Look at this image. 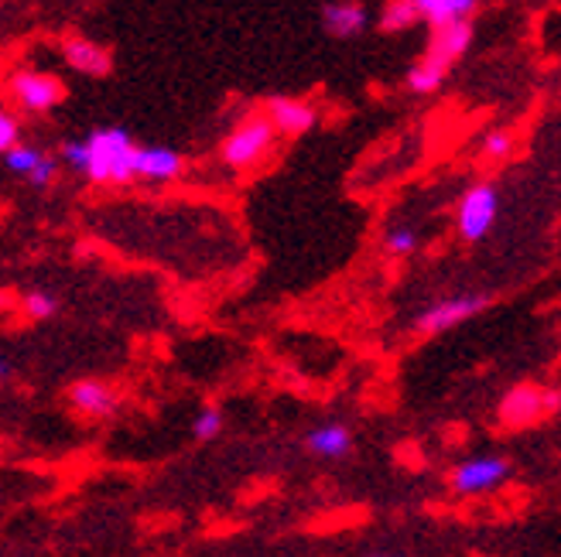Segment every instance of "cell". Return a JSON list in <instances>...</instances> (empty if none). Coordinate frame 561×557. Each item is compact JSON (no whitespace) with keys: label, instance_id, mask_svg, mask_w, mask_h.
<instances>
[{"label":"cell","instance_id":"cell-20","mask_svg":"<svg viewBox=\"0 0 561 557\" xmlns=\"http://www.w3.org/2000/svg\"><path fill=\"white\" fill-rule=\"evenodd\" d=\"M383 250L390 257H411L417 250V233L411 227H390L383 233Z\"/></svg>","mask_w":561,"mask_h":557},{"label":"cell","instance_id":"cell-25","mask_svg":"<svg viewBox=\"0 0 561 557\" xmlns=\"http://www.w3.org/2000/svg\"><path fill=\"white\" fill-rule=\"evenodd\" d=\"M374 557H394V554H374Z\"/></svg>","mask_w":561,"mask_h":557},{"label":"cell","instance_id":"cell-15","mask_svg":"<svg viewBox=\"0 0 561 557\" xmlns=\"http://www.w3.org/2000/svg\"><path fill=\"white\" fill-rule=\"evenodd\" d=\"M421 18L432 21L435 27L459 24L476 11V0H417Z\"/></svg>","mask_w":561,"mask_h":557},{"label":"cell","instance_id":"cell-13","mask_svg":"<svg viewBox=\"0 0 561 557\" xmlns=\"http://www.w3.org/2000/svg\"><path fill=\"white\" fill-rule=\"evenodd\" d=\"M182 175V158L168 148H137V178L172 182Z\"/></svg>","mask_w":561,"mask_h":557},{"label":"cell","instance_id":"cell-1","mask_svg":"<svg viewBox=\"0 0 561 557\" xmlns=\"http://www.w3.org/2000/svg\"><path fill=\"white\" fill-rule=\"evenodd\" d=\"M90 161L87 175L96 185H127L137 178V148L130 144V137L121 127H103L87 137Z\"/></svg>","mask_w":561,"mask_h":557},{"label":"cell","instance_id":"cell-16","mask_svg":"<svg viewBox=\"0 0 561 557\" xmlns=\"http://www.w3.org/2000/svg\"><path fill=\"white\" fill-rule=\"evenodd\" d=\"M421 18L417 0H387V8L380 14V27L383 32H408Z\"/></svg>","mask_w":561,"mask_h":557},{"label":"cell","instance_id":"cell-24","mask_svg":"<svg viewBox=\"0 0 561 557\" xmlns=\"http://www.w3.org/2000/svg\"><path fill=\"white\" fill-rule=\"evenodd\" d=\"M55 172H59V164H55L51 158H45V161H42V169H38L32 178H27V185H35V188H48V185L55 182Z\"/></svg>","mask_w":561,"mask_h":557},{"label":"cell","instance_id":"cell-7","mask_svg":"<svg viewBox=\"0 0 561 557\" xmlns=\"http://www.w3.org/2000/svg\"><path fill=\"white\" fill-rule=\"evenodd\" d=\"M496 188L493 185H472L466 195H462V202H459V212H456V227H459V236L476 243V240H483L493 227V219H496Z\"/></svg>","mask_w":561,"mask_h":557},{"label":"cell","instance_id":"cell-14","mask_svg":"<svg viewBox=\"0 0 561 557\" xmlns=\"http://www.w3.org/2000/svg\"><path fill=\"white\" fill-rule=\"evenodd\" d=\"M62 51H66V62L79 72H87V76H106L110 72L106 48H100L87 38H66Z\"/></svg>","mask_w":561,"mask_h":557},{"label":"cell","instance_id":"cell-8","mask_svg":"<svg viewBox=\"0 0 561 557\" xmlns=\"http://www.w3.org/2000/svg\"><path fill=\"white\" fill-rule=\"evenodd\" d=\"M11 100L27 114H45L66 100V86L48 72H14L11 76Z\"/></svg>","mask_w":561,"mask_h":557},{"label":"cell","instance_id":"cell-5","mask_svg":"<svg viewBox=\"0 0 561 557\" xmlns=\"http://www.w3.org/2000/svg\"><path fill=\"white\" fill-rule=\"evenodd\" d=\"M490 304V298L483 294H453L442 298L435 304H428L425 312L414 318V332L417 336H442L448 328H459L462 322L476 318Z\"/></svg>","mask_w":561,"mask_h":557},{"label":"cell","instance_id":"cell-4","mask_svg":"<svg viewBox=\"0 0 561 557\" xmlns=\"http://www.w3.org/2000/svg\"><path fill=\"white\" fill-rule=\"evenodd\" d=\"M274 141H277V127L271 124V117H250L227 137V144H222V164H230L237 172L254 169V164H261L271 154Z\"/></svg>","mask_w":561,"mask_h":557},{"label":"cell","instance_id":"cell-17","mask_svg":"<svg viewBox=\"0 0 561 557\" xmlns=\"http://www.w3.org/2000/svg\"><path fill=\"white\" fill-rule=\"evenodd\" d=\"M42 161H45V154H42V151H35V148H27V144H14L11 151H4L8 172L21 175L24 182L42 169Z\"/></svg>","mask_w":561,"mask_h":557},{"label":"cell","instance_id":"cell-22","mask_svg":"<svg viewBox=\"0 0 561 557\" xmlns=\"http://www.w3.org/2000/svg\"><path fill=\"white\" fill-rule=\"evenodd\" d=\"M62 158H66L69 169H76V172H87V161H90V148H87V141H72V144H66Z\"/></svg>","mask_w":561,"mask_h":557},{"label":"cell","instance_id":"cell-9","mask_svg":"<svg viewBox=\"0 0 561 557\" xmlns=\"http://www.w3.org/2000/svg\"><path fill=\"white\" fill-rule=\"evenodd\" d=\"M69 407L87 421H106L121 410V394L103 380H79L69 386Z\"/></svg>","mask_w":561,"mask_h":557},{"label":"cell","instance_id":"cell-21","mask_svg":"<svg viewBox=\"0 0 561 557\" xmlns=\"http://www.w3.org/2000/svg\"><path fill=\"white\" fill-rule=\"evenodd\" d=\"M511 148H514L511 134H503V130L490 134L486 141H483V154H486V158H507V154H511Z\"/></svg>","mask_w":561,"mask_h":557},{"label":"cell","instance_id":"cell-19","mask_svg":"<svg viewBox=\"0 0 561 557\" xmlns=\"http://www.w3.org/2000/svg\"><path fill=\"white\" fill-rule=\"evenodd\" d=\"M219 434H222V410L219 407H203L199 414H195V421H192V438L209 444Z\"/></svg>","mask_w":561,"mask_h":557},{"label":"cell","instance_id":"cell-6","mask_svg":"<svg viewBox=\"0 0 561 557\" xmlns=\"http://www.w3.org/2000/svg\"><path fill=\"white\" fill-rule=\"evenodd\" d=\"M500 425L511 428V431H520V428H530L538 425L541 417H548V390L545 386H535V383H517L507 397L500 401Z\"/></svg>","mask_w":561,"mask_h":557},{"label":"cell","instance_id":"cell-23","mask_svg":"<svg viewBox=\"0 0 561 557\" xmlns=\"http://www.w3.org/2000/svg\"><path fill=\"white\" fill-rule=\"evenodd\" d=\"M18 137H21V127L11 114H0V148L11 151L18 144Z\"/></svg>","mask_w":561,"mask_h":557},{"label":"cell","instance_id":"cell-2","mask_svg":"<svg viewBox=\"0 0 561 557\" xmlns=\"http://www.w3.org/2000/svg\"><path fill=\"white\" fill-rule=\"evenodd\" d=\"M472 42V27L469 21H459V24H448V27H438L432 45H428V55L421 59L411 72H408V86L414 93H435L448 69H453L459 59H462V51L469 48Z\"/></svg>","mask_w":561,"mask_h":557},{"label":"cell","instance_id":"cell-10","mask_svg":"<svg viewBox=\"0 0 561 557\" xmlns=\"http://www.w3.org/2000/svg\"><path fill=\"white\" fill-rule=\"evenodd\" d=\"M305 452L325 462L346 459L353 452V431L343 421H325L305 434Z\"/></svg>","mask_w":561,"mask_h":557},{"label":"cell","instance_id":"cell-11","mask_svg":"<svg viewBox=\"0 0 561 557\" xmlns=\"http://www.w3.org/2000/svg\"><path fill=\"white\" fill-rule=\"evenodd\" d=\"M267 117L271 124L277 127V134H288V137H298L305 130H312L316 124V109L308 103H298V100H271L267 103Z\"/></svg>","mask_w":561,"mask_h":557},{"label":"cell","instance_id":"cell-3","mask_svg":"<svg viewBox=\"0 0 561 557\" xmlns=\"http://www.w3.org/2000/svg\"><path fill=\"white\" fill-rule=\"evenodd\" d=\"M511 479V462L503 455H476L466 459L453 468L448 476V489H453L459 499H480L490 496L496 489H503Z\"/></svg>","mask_w":561,"mask_h":557},{"label":"cell","instance_id":"cell-12","mask_svg":"<svg viewBox=\"0 0 561 557\" xmlns=\"http://www.w3.org/2000/svg\"><path fill=\"white\" fill-rule=\"evenodd\" d=\"M322 24L332 38H353L363 32V24H367V11L356 0H332L322 11Z\"/></svg>","mask_w":561,"mask_h":557},{"label":"cell","instance_id":"cell-18","mask_svg":"<svg viewBox=\"0 0 561 557\" xmlns=\"http://www.w3.org/2000/svg\"><path fill=\"white\" fill-rule=\"evenodd\" d=\"M21 312L32 322H48V318L59 315V298L48 294V291H27L21 298Z\"/></svg>","mask_w":561,"mask_h":557}]
</instances>
